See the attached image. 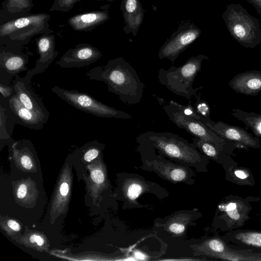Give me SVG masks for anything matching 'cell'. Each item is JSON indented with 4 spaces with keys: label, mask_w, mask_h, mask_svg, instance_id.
I'll return each instance as SVG.
<instances>
[{
    "label": "cell",
    "mask_w": 261,
    "mask_h": 261,
    "mask_svg": "<svg viewBox=\"0 0 261 261\" xmlns=\"http://www.w3.org/2000/svg\"><path fill=\"white\" fill-rule=\"evenodd\" d=\"M86 74L90 80L106 83L109 91L126 105H137L142 100L145 86L136 70L122 57L111 59L106 65L94 67Z\"/></svg>",
    "instance_id": "6da1fadb"
},
{
    "label": "cell",
    "mask_w": 261,
    "mask_h": 261,
    "mask_svg": "<svg viewBox=\"0 0 261 261\" xmlns=\"http://www.w3.org/2000/svg\"><path fill=\"white\" fill-rule=\"evenodd\" d=\"M136 142L140 146L153 148L166 159L197 171L204 160L193 143L173 133L148 131L140 133Z\"/></svg>",
    "instance_id": "7a4b0ae2"
},
{
    "label": "cell",
    "mask_w": 261,
    "mask_h": 261,
    "mask_svg": "<svg viewBox=\"0 0 261 261\" xmlns=\"http://www.w3.org/2000/svg\"><path fill=\"white\" fill-rule=\"evenodd\" d=\"M50 15L30 14L7 21L0 25V44L11 48H21L35 36L51 33L48 23Z\"/></svg>",
    "instance_id": "3957f363"
},
{
    "label": "cell",
    "mask_w": 261,
    "mask_h": 261,
    "mask_svg": "<svg viewBox=\"0 0 261 261\" xmlns=\"http://www.w3.org/2000/svg\"><path fill=\"white\" fill-rule=\"evenodd\" d=\"M208 59L207 56L200 54L191 57L181 66L172 65L168 69L160 68L159 81L172 93L191 100L199 88L193 87L195 77L201 70L203 61Z\"/></svg>",
    "instance_id": "277c9868"
},
{
    "label": "cell",
    "mask_w": 261,
    "mask_h": 261,
    "mask_svg": "<svg viewBox=\"0 0 261 261\" xmlns=\"http://www.w3.org/2000/svg\"><path fill=\"white\" fill-rule=\"evenodd\" d=\"M222 18L229 34L241 45L253 48L261 43L259 19L250 15L241 4H228Z\"/></svg>",
    "instance_id": "5b68a950"
},
{
    "label": "cell",
    "mask_w": 261,
    "mask_h": 261,
    "mask_svg": "<svg viewBox=\"0 0 261 261\" xmlns=\"http://www.w3.org/2000/svg\"><path fill=\"white\" fill-rule=\"evenodd\" d=\"M137 150L141 155L142 165L139 168L152 171L163 179L172 183L185 182L193 184L194 171L187 166L176 163L165 158L152 148H145L138 145Z\"/></svg>",
    "instance_id": "8992f818"
},
{
    "label": "cell",
    "mask_w": 261,
    "mask_h": 261,
    "mask_svg": "<svg viewBox=\"0 0 261 261\" xmlns=\"http://www.w3.org/2000/svg\"><path fill=\"white\" fill-rule=\"evenodd\" d=\"M51 91L75 108L97 117L123 119L133 117L128 113L111 107L86 93L57 86L51 87Z\"/></svg>",
    "instance_id": "52a82bcc"
},
{
    "label": "cell",
    "mask_w": 261,
    "mask_h": 261,
    "mask_svg": "<svg viewBox=\"0 0 261 261\" xmlns=\"http://www.w3.org/2000/svg\"><path fill=\"white\" fill-rule=\"evenodd\" d=\"M164 110L169 119L177 127L182 128L193 137L214 144L217 148L222 143V139L203 122L182 114L174 106L162 97L153 95Z\"/></svg>",
    "instance_id": "ba28073f"
},
{
    "label": "cell",
    "mask_w": 261,
    "mask_h": 261,
    "mask_svg": "<svg viewBox=\"0 0 261 261\" xmlns=\"http://www.w3.org/2000/svg\"><path fill=\"white\" fill-rule=\"evenodd\" d=\"M201 30L193 23L182 22L170 37L161 47L158 57L167 59L173 64L179 55L184 52L200 35Z\"/></svg>",
    "instance_id": "9c48e42d"
},
{
    "label": "cell",
    "mask_w": 261,
    "mask_h": 261,
    "mask_svg": "<svg viewBox=\"0 0 261 261\" xmlns=\"http://www.w3.org/2000/svg\"><path fill=\"white\" fill-rule=\"evenodd\" d=\"M35 41L39 56L34 68L29 70L25 76L22 77L27 85H30L35 75L45 71L58 55L55 49V37L51 33L41 35Z\"/></svg>",
    "instance_id": "30bf717a"
},
{
    "label": "cell",
    "mask_w": 261,
    "mask_h": 261,
    "mask_svg": "<svg viewBox=\"0 0 261 261\" xmlns=\"http://www.w3.org/2000/svg\"><path fill=\"white\" fill-rule=\"evenodd\" d=\"M102 56L96 47L88 43H80L67 50L56 63L62 68H80L94 63Z\"/></svg>",
    "instance_id": "8fae6325"
},
{
    "label": "cell",
    "mask_w": 261,
    "mask_h": 261,
    "mask_svg": "<svg viewBox=\"0 0 261 261\" xmlns=\"http://www.w3.org/2000/svg\"><path fill=\"white\" fill-rule=\"evenodd\" d=\"M29 54L21 49L11 48L3 45L0 47L1 80L10 82L13 77L27 69Z\"/></svg>",
    "instance_id": "7c38bea8"
},
{
    "label": "cell",
    "mask_w": 261,
    "mask_h": 261,
    "mask_svg": "<svg viewBox=\"0 0 261 261\" xmlns=\"http://www.w3.org/2000/svg\"><path fill=\"white\" fill-rule=\"evenodd\" d=\"M8 105L16 123L29 128L42 129L48 120L49 116L35 112L24 107L14 93L8 100Z\"/></svg>",
    "instance_id": "4fadbf2b"
},
{
    "label": "cell",
    "mask_w": 261,
    "mask_h": 261,
    "mask_svg": "<svg viewBox=\"0 0 261 261\" xmlns=\"http://www.w3.org/2000/svg\"><path fill=\"white\" fill-rule=\"evenodd\" d=\"M204 124L221 138L237 141L248 147H257L255 139L242 128L212 120Z\"/></svg>",
    "instance_id": "5bb4252c"
},
{
    "label": "cell",
    "mask_w": 261,
    "mask_h": 261,
    "mask_svg": "<svg viewBox=\"0 0 261 261\" xmlns=\"http://www.w3.org/2000/svg\"><path fill=\"white\" fill-rule=\"evenodd\" d=\"M14 93L26 108L36 113L49 116L41 99L33 91L30 85H27L18 75L13 82Z\"/></svg>",
    "instance_id": "9a60e30c"
},
{
    "label": "cell",
    "mask_w": 261,
    "mask_h": 261,
    "mask_svg": "<svg viewBox=\"0 0 261 261\" xmlns=\"http://www.w3.org/2000/svg\"><path fill=\"white\" fill-rule=\"evenodd\" d=\"M108 7L101 11L72 16L68 19L67 22L74 31L84 32L91 31L109 19Z\"/></svg>",
    "instance_id": "2e32d148"
},
{
    "label": "cell",
    "mask_w": 261,
    "mask_h": 261,
    "mask_svg": "<svg viewBox=\"0 0 261 261\" xmlns=\"http://www.w3.org/2000/svg\"><path fill=\"white\" fill-rule=\"evenodd\" d=\"M236 92L255 95L261 91V71H249L236 75L229 82Z\"/></svg>",
    "instance_id": "e0dca14e"
},
{
    "label": "cell",
    "mask_w": 261,
    "mask_h": 261,
    "mask_svg": "<svg viewBox=\"0 0 261 261\" xmlns=\"http://www.w3.org/2000/svg\"><path fill=\"white\" fill-rule=\"evenodd\" d=\"M33 0H5L1 4V19L4 22L29 14L33 7Z\"/></svg>",
    "instance_id": "ac0fdd59"
},
{
    "label": "cell",
    "mask_w": 261,
    "mask_h": 261,
    "mask_svg": "<svg viewBox=\"0 0 261 261\" xmlns=\"http://www.w3.org/2000/svg\"><path fill=\"white\" fill-rule=\"evenodd\" d=\"M153 184L137 176H128L123 188L125 199L131 204H137L136 200L141 194L152 191Z\"/></svg>",
    "instance_id": "d6986e66"
},
{
    "label": "cell",
    "mask_w": 261,
    "mask_h": 261,
    "mask_svg": "<svg viewBox=\"0 0 261 261\" xmlns=\"http://www.w3.org/2000/svg\"><path fill=\"white\" fill-rule=\"evenodd\" d=\"M193 212L180 211L171 215L165 223L160 224L165 230L175 236L183 234L193 219Z\"/></svg>",
    "instance_id": "ffe728a7"
},
{
    "label": "cell",
    "mask_w": 261,
    "mask_h": 261,
    "mask_svg": "<svg viewBox=\"0 0 261 261\" xmlns=\"http://www.w3.org/2000/svg\"><path fill=\"white\" fill-rule=\"evenodd\" d=\"M191 247L195 255H203L209 257L222 253L227 248L224 242L217 238L206 240L200 244L195 245Z\"/></svg>",
    "instance_id": "44dd1931"
},
{
    "label": "cell",
    "mask_w": 261,
    "mask_h": 261,
    "mask_svg": "<svg viewBox=\"0 0 261 261\" xmlns=\"http://www.w3.org/2000/svg\"><path fill=\"white\" fill-rule=\"evenodd\" d=\"M239 111L233 114L235 117L244 122L256 136L261 137V115Z\"/></svg>",
    "instance_id": "7402d4cb"
},
{
    "label": "cell",
    "mask_w": 261,
    "mask_h": 261,
    "mask_svg": "<svg viewBox=\"0 0 261 261\" xmlns=\"http://www.w3.org/2000/svg\"><path fill=\"white\" fill-rule=\"evenodd\" d=\"M236 240L246 246L261 248V232L243 231L236 233Z\"/></svg>",
    "instance_id": "603a6c76"
},
{
    "label": "cell",
    "mask_w": 261,
    "mask_h": 261,
    "mask_svg": "<svg viewBox=\"0 0 261 261\" xmlns=\"http://www.w3.org/2000/svg\"><path fill=\"white\" fill-rule=\"evenodd\" d=\"M212 257L230 260H261V254L242 253L227 248L225 252L216 254Z\"/></svg>",
    "instance_id": "cb8c5ba5"
},
{
    "label": "cell",
    "mask_w": 261,
    "mask_h": 261,
    "mask_svg": "<svg viewBox=\"0 0 261 261\" xmlns=\"http://www.w3.org/2000/svg\"><path fill=\"white\" fill-rule=\"evenodd\" d=\"M144 14V11L142 9L134 14L123 15L125 24L123 28L124 31L126 34L132 32L134 36H136L143 21Z\"/></svg>",
    "instance_id": "d4e9b609"
},
{
    "label": "cell",
    "mask_w": 261,
    "mask_h": 261,
    "mask_svg": "<svg viewBox=\"0 0 261 261\" xmlns=\"http://www.w3.org/2000/svg\"><path fill=\"white\" fill-rule=\"evenodd\" d=\"M202 87H200L198 88L197 92L195 95L196 101L195 103V108L197 113L200 116L201 122L205 124L206 122H210L211 119H210V108L207 102L201 98L200 90Z\"/></svg>",
    "instance_id": "484cf974"
},
{
    "label": "cell",
    "mask_w": 261,
    "mask_h": 261,
    "mask_svg": "<svg viewBox=\"0 0 261 261\" xmlns=\"http://www.w3.org/2000/svg\"><path fill=\"white\" fill-rule=\"evenodd\" d=\"M192 143L205 156L212 159L217 158L218 148L214 144L196 137L193 138Z\"/></svg>",
    "instance_id": "4316f807"
},
{
    "label": "cell",
    "mask_w": 261,
    "mask_h": 261,
    "mask_svg": "<svg viewBox=\"0 0 261 261\" xmlns=\"http://www.w3.org/2000/svg\"><path fill=\"white\" fill-rule=\"evenodd\" d=\"M81 1V0H54L49 11L68 13L77 3Z\"/></svg>",
    "instance_id": "83f0119b"
},
{
    "label": "cell",
    "mask_w": 261,
    "mask_h": 261,
    "mask_svg": "<svg viewBox=\"0 0 261 261\" xmlns=\"http://www.w3.org/2000/svg\"><path fill=\"white\" fill-rule=\"evenodd\" d=\"M142 9L139 0H122L120 5L123 15L134 14Z\"/></svg>",
    "instance_id": "f1b7e54d"
},
{
    "label": "cell",
    "mask_w": 261,
    "mask_h": 261,
    "mask_svg": "<svg viewBox=\"0 0 261 261\" xmlns=\"http://www.w3.org/2000/svg\"><path fill=\"white\" fill-rule=\"evenodd\" d=\"M169 102L174 106L184 115L201 121V118L197 113L195 107L191 105V100H189V103L187 105L179 104L173 100H170Z\"/></svg>",
    "instance_id": "f546056e"
},
{
    "label": "cell",
    "mask_w": 261,
    "mask_h": 261,
    "mask_svg": "<svg viewBox=\"0 0 261 261\" xmlns=\"http://www.w3.org/2000/svg\"><path fill=\"white\" fill-rule=\"evenodd\" d=\"M7 111L4 106L1 103L0 105V137L1 139H9V134L7 130Z\"/></svg>",
    "instance_id": "4dcf8cb0"
},
{
    "label": "cell",
    "mask_w": 261,
    "mask_h": 261,
    "mask_svg": "<svg viewBox=\"0 0 261 261\" xmlns=\"http://www.w3.org/2000/svg\"><path fill=\"white\" fill-rule=\"evenodd\" d=\"M99 149L92 147L88 149L84 154V159L86 162H90L95 159L99 154Z\"/></svg>",
    "instance_id": "1f68e13d"
},
{
    "label": "cell",
    "mask_w": 261,
    "mask_h": 261,
    "mask_svg": "<svg viewBox=\"0 0 261 261\" xmlns=\"http://www.w3.org/2000/svg\"><path fill=\"white\" fill-rule=\"evenodd\" d=\"M91 177L96 184H102L105 180L103 172L99 170H95L91 172Z\"/></svg>",
    "instance_id": "d6a6232c"
},
{
    "label": "cell",
    "mask_w": 261,
    "mask_h": 261,
    "mask_svg": "<svg viewBox=\"0 0 261 261\" xmlns=\"http://www.w3.org/2000/svg\"><path fill=\"white\" fill-rule=\"evenodd\" d=\"M13 88L6 86L3 83H0V92L4 97L7 98L12 96L13 94Z\"/></svg>",
    "instance_id": "836d02e7"
},
{
    "label": "cell",
    "mask_w": 261,
    "mask_h": 261,
    "mask_svg": "<svg viewBox=\"0 0 261 261\" xmlns=\"http://www.w3.org/2000/svg\"><path fill=\"white\" fill-rule=\"evenodd\" d=\"M20 161L22 165L27 169H30L32 167L33 164L30 158L26 154H23L20 158Z\"/></svg>",
    "instance_id": "e575fe53"
},
{
    "label": "cell",
    "mask_w": 261,
    "mask_h": 261,
    "mask_svg": "<svg viewBox=\"0 0 261 261\" xmlns=\"http://www.w3.org/2000/svg\"><path fill=\"white\" fill-rule=\"evenodd\" d=\"M228 217L233 220H240L241 219V215L238 209V207L229 211L226 212Z\"/></svg>",
    "instance_id": "d590c367"
},
{
    "label": "cell",
    "mask_w": 261,
    "mask_h": 261,
    "mask_svg": "<svg viewBox=\"0 0 261 261\" xmlns=\"http://www.w3.org/2000/svg\"><path fill=\"white\" fill-rule=\"evenodd\" d=\"M252 5L256 9L257 13L261 16V0H245Z\"/></svg>",
    "instance_id": "8d00e7d4"
},
{
    "label": "cell",
    "mask_w": 261,
    "mask_h": 261,
    "mask_svg": "<svg viewBox=\"0 0 261 261\" xmlns=\"http://www.w3.org/2000/svg\"><path fill=\"white\" fill-rule=\"evenodd\" d=\"M27 193V187L24 184H21L19 186L17 195L19 198L22 199L24 197Z\"/></svg>",
    "instance_id": "74e56055"
},
{
    "label": "cell",
    "mask_w": 261,
    "mask_h": 261,
    "mask_svg": "<svg viewBox=\"0 0 261 261\" xmlns=\"http://www.w3.org/2000/svg\"><path fill=\"white\" fill-rule=\"evenodd\" d=\"M31 243H37L39 246H41L44 243L43 239L40 236L36 234L32 235L30 239Z\"/></svg>",
    "instance_id": "f35d334b"
},
{
    "label": "cell",
    "mask_w": 261,
    "mask_h": 261,
    "mask_svg": "<svg viewBox=\"0 0 261 261\" xmlns=\"http://www.w3.org/2000/svg\"><path fill=\"white\" fill-rule=\"evenodd\" d=\"M8 225L12 229L15 231H18L20 229V227L18 223L14 220H10L8 221Z\"/></svg>",
    "instance_id": "ab89813d"
},
{
    "label": "cell",
    "mask_w": 261,
    "mask_h": 261,
    "mask_svg": "<svg viewBox=\"0 0 261 261\" xmlns=\"http://www.w3.org/2000/svg\"><path fill=\"white\" fill-rule=\"evenodd\" d=\"M60 193L63 196H66L69 191V186L66 182H63L60 188Z\"/></svg>",
    "instance_id": "60d3db41"
},
{
    "label": "cell",
    "mask_w": 261,
    "mask_h": 261,
    "mask_svg": "<svg viewBox=\"0 0 261 261\" xmlns=\"http://www.w3.org/2000/svg\"><path fill=\"white\" fill-rule=\"evenodd\" d=\"M234 174L237 177L242 179H246L248 176L245 172L240 170H236Z\"/></svg>",
    "instance_id": "b9f144b4"
},
{
    "label": "cell",
    "mask_w": 261,
    "mask_h": 261,
    "mask_svg": "<svg viewBox=\"0 0 261 261\" xmlns=\"http://www.w3.org/2000/svg\"><path fill=\"white\" fill-rule=\"evenodd\" d=\"M135 255L137 256L136 257L139 258L140 259H145V256L144 255L142 254L140 252H137L135 253Z\"/></svg>",
    "instance_id": "7bdbcfd3"
},
{
    "label": "cell",
    "mask_w": 261,
    "mask_h": 261,
    "mask_svg": "<svg viewBox=\"0 0 261 261\" xmlns=\"http://www.w3.org/2000/svg\"><path fill=\"white\" fill-rule=\"evenodd\" d=\"M97 1H108V2H111L114 0H96Z\"/></svg>",
    "instance_id": "ee69618b"
}]
</instances>
